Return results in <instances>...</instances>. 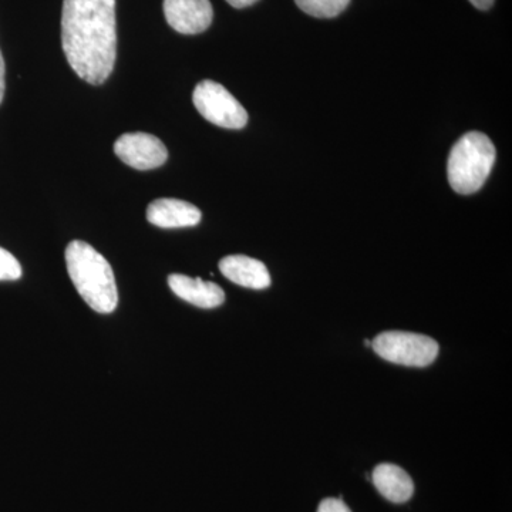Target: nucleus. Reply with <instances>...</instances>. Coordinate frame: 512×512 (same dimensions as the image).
<instances>
[{"instance_id":"nucleus-13","label":"nucleus","mask_w":512,"mask_h":512,"mask_svg":"<svg viewBox=\"0 0 512 512\" xmlns=\"http://www.w3.org/2000/svg\"><path fill=\"white\" fill-rule=\"evenodd\" d=\"M22 276V266L6 249L0 248V281H18Z\"/></svg>"},{"instance_id":"nucleus-4","label":"nucleus","mask_w":512,"mask_h":512,"mask_svg":"<svg viewBox=\"0 0 512 512\" xmlns=\"http://www.w3.org/2000/svg\"><path fill=\"white\" fill-rule=\"evenodd\" d=\"M370 346L387 362L409 367L431 365L440 350L439 343L430 336L400 330L380 333Z\"/></svg>"},{"instance_id":"nucleus-12","label":"nucleus","mask_w":512,"mask_h":512,"mask_svg":"<svg viewBox=\"0 0 512 512\" xmlns=\"http://www.w3.org/2000/svg\"><path fill=\"white\" fill-rule=\"evenodd\" d=\"M298 8L313 18H336L348 8L350 0H295Z\"/></svg>"},{"instance_id":"nucleus-11","label":"nucleus","mask_w":512,"mask_h":512,"mask_svg":"<svg viewBox=\"0 0 512 512\" xmlns=\"http://www.w3.org/2000/svg\"><path fill=\"white\" fill-rule=\"evenodd\" d=\"M372 483L386 500L394 504H403L413 497L412 477L396 464H379L373 470Z\"/></svg>"},{"instance_id":"nucleus-17","label":"nucleus","mask_w":512,"mask_h":512,"mask_svg":"<svg viewBox=\"0 0 512 512\" xmlns=\"http://www.w3.org/2000/svg\"><path fill=\"white\" fill-rule=\"evenodd\" d=\"M471 5L480 10H488L494 5V0H470Z\"/></svg>"},{"instance_id":"nucleus-5","label":"nucleus","mask_w":512,"mask_h":512,"mask_svg":"<svg viewBox=\"0 0 512 512\" xmlns=\"http://www.w3.org/2000/svg\"><path fill=\"white\" fill-rule=\"evenodd\" d=\"M192 101L198 113L215 126L231 130L247 126V110L220 83L204 80L195 87Z\"/></svg>"},{"instance_id":"nucleus-3","label":"nucleus","mask_w":512,"mask_h":512,"mask_svg":"<svg viewBox=\"0 0 512 512\" xmlns=\"http://www.w3.org/2000/svg\"><path fill=\"white\" fill-rule=\"evenodd\" d=\"M497 151L493 141L478 131L464 134L448 156V183L458 194H474L493 170Z\"/></svg>"},{"instance_id":"nucleus-1","label":"nucleus","mask_w":512,"mask_h":512,"mask_svg":"<svg viewBox=\"0 0 512 512\" xmlns=\"http://www.w3.org/2000/svg\"><path fill=\"white\" fill-rule=\"evenodd\" d=\"M62 45L80 79L106 82L117 59L116 0H64Z\"/></svg>"},{"instance_id":"nucleus-15","label":"nucleus","mask_w":512,"mask_h":512,"mask_svg":"<svg viewBox=\"0 0 512 512\" xmlns=\"http://www.w3.org/2000/svg\"><path fill=\"white\" fill-rule=\"evenodd\" d=\"M3 96H5V60L0 52V103H2Z\"/></svg>"},{"instance_id":"nucleus-14","label":"nucleus","mask_w":512,"mask_h":512,"mask_svg":"<svg viewBox=\"0 0 512 512\" xmlns=\"http://www.w3.org/2000/svg\"><path fill=\"white\" fill-rule=\"evenodd\" d=\"M318 512H352L348 505L340 498H326L320 503Z\"/></svg>"},{"instance_id":"nucleus-9","label":"nucleus","mask_w":512,"mask_h":512,"mask_svg":"<svg viewBox=\"0 0 512 512\" xmlns=\"http://www.w3.org/2000/svg\"><path fill=\"white\" fill-rule=\"evenodd\" d=\"M168 286L178 298L198 308H218L225 302V293L220 285L202 281L200 278L173 274L168 276Z\"/></svg>"},{"instance_id":"nucleus-7","label":"nucleus","mask_w":512,"mask_h":512,"mask_svg":"<svg viewBox=\"0 0 512 512\" xmlns=\"http://www.w3.org/2000/svg\"><path fill=\"white\" fill-rule=\"evenodd\" d=\"M168 25L181 35H200L210 28L214 10L210 0H164Z\"/></svg>"},{"instance_id":"nucleus-10","label":"nucleus","mask_w":512,"mask_h":512,"mask_svg":"<svg viewBox=\"0 0 512 512\" xmlns=\"http://www.w3.org/2000/svg\"><path fill=\"white\" fill-rule=\"evenodd\" d=\"M220 271L228 281L244 286V288L261 291V289L271 286V275H269L264 262L249 258V256H225L224 259H221Z\"/></svg>"},{"instance_id":"nucleus-8","label":"nucleus","mask_w":512,"mask_h":512,"mask_svg":"<svg viewBox=\"0 0 512 512\" xmlns=\"http://www.w3.org/2000/svg\"><path fill=\"white\" fill-rule=\"evenodd\" d=\"M201 211L187 201L160 198L147 208V221L158 228H187L200 224Z\"/></svg>"},{"instance_id":"nucleus-18","label":"nucleus","mask_w":512,"mask_h":512,"mask_svg":"<svg viewBox=\"0 0 512 512\" xmlns=\"http://www.w3.org/2000/svg\"><path fill=\"white\" fill-rule=\"evenodd\" d=\"M372 345V342H370V340H365V346L366 348H369V346Z\"/></svg>"},{"instance_id":"nucleus-6","label":"nucleus","mask_w":512,"mask_h":512,"mask_svg":"<svg viewBox=\"0 0 512 512\" xmlns=\"http://www.w3.org/2000/svg\"><path fill=\"white\" fill-rule=\"evenodd\" d=\"M114 153L128 167L140 171L161 167L168 158L163 141L147 133L123 134L114 144Z\"/></svg>"},{"instance_id":"nucleus-16","label":"nucleus","mask_w":512,"mask_h":512,"mask_svg":"<svg viewBox=\"0 0 512 512\" xmlns=\"http://www.w3.org/2000/svg\"><path fill=\"white\" fill-rule=\"evenodd\" d=\"M227 2L232 6V8L244 9L248 8V6L254 5L258 0H227Z\"/></svg>"},{"instance_id":"nucleus-2","label":"nucleus","mask_w":512,"mask_h":512,"mask_svg":"<svg viewBox=\"0 0 512 512\" xmlns=\"http://www.w3.org/2000/svg\"><path fill=\"white\" fill-rule=\"evenodd\" d=\"M64 258L70 279L84 302L99 313L116 311L119 291L109 261L83 241L70 242Z\"/></svg>"}]
</instances>
